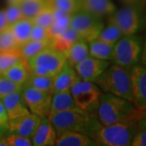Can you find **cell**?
<instances>
[{
  "label": "cell",
  "instance_id": "6da1fadb",
  "mask_svg": "<svg viewBox=\"0 0 146 146\" xmlns=\"http://www.w3.org/2000/svg\"><path fill=\"white\" fill-rule=\"evenodd\" d=\"M102 125H110L132 119H141V112L132 102L112 94H102L96 112Z\"/></svg>",
  "mask_w": 146,
  "mask_h": 146
},
{
  "label": "cell",
  "instance_id": "7a4b0ae2",
  "mask_svg": "<svg viewBox=\"0 0 146 146\" xmlns=\"http://www.w3.org/2000/svg\"><path fill=\"white\" fill-rule=\"evenodd\" d=\"M56 135L66 131H75L93 138L101 125L96 115H90L82 110H65L50 115L49 118Z\"/></svg>",
  "mask_w": 146,
  "mask_h": 146
},
{
  "label": "cell",
  "instance_id": "3957f363",
  "mask_svg": "<svg viewBox=\"0 0 146 146\" xmlns=\"http://www.w3.org/2000/svg\"><path fill=\"white\" fill-rule=\"evenodd\" d=\"M105 93L112 94L134 103L131 89V68L110 64L95 82Z\"/></svg>",
  "mask_w": 146,
  "mask_h": 146
},
{
  "label": "cell",
  "instance_id": "277c9868",
  "mask_svg": "<svg viewBox=\"0 0 146 146\" xmlns=\"http://www.w3.org/2000/svg\"><path fill=\"white\" fill-rule=\"evenodd\" d=\"M139 119H132L110 125H102L101 123L92 139L97 145H131Z\"/></svg>",
  "mask_w": 146,
  "mask_h": 146
},
{
  "label": "cell",
  "instance_id": "5b68a950",
  "mask_svg": "<svg viewBox=\"0 0 146 146\" xmlns=\"http://www.w3.org/2000/svg\"><path fill=\"white\" fill-rule=\"evenodd\" d=\"M32 74L55 76L66 62L64 54L47 46L28 60Z\"/></svg>",
  "mask_w": 146,
  "mask_h": 146
},
{
  "label": "cell",
  "instance_id": "8992f818",
  "mask_svg": "<svg viewBox=\"0 0 146 146\" xmlns=\"http://www.w3.org/2000/svg\"><path fill=\"white\" fill-rule=\"evenodd\" d=\"M143 49V42L135 34L123 36L115 43L112 62L122 67L131 68L139 63Z\"/></svg>",
  "mask_w": 146,
  "mask_h": 146
},
{
  "label": "cell",
  "instance_id": "52a82bcc",
  "mask_svg": "<svg viewBox=\"0 0 146 146\" xmlns=\"http://www.w3.org/2000/svg\"><path fill=\"white\" fill-rule=\"evenodd\" d=\"M70 92L76 104L82 111L96 115L102 94L97 84L79 80L72 87Z\"/></svg>",
  "mask_w": 146,
  "mask_h": 146
},
{
  "label": "cell",
  "instance_id": "ba28073f",
  "mask_svg": "<svg viewBox=\"0 0 146 146\" xmlns=\"http://www.w3.org/2000/svg\"><path fill=\"white\" fill-rule=\"evenodd\" d=\"M70 27L77 32L83 41L90 42L99 36L104 29V23L100 17L85 11L78 10L72 15Z\"/></svg>",
  "mask_w": 146,
  "mask_h": 146
},
{
  "label": "cell",
  "instance_id": "9c48e42d",
  "mask_svg": "<svg viewBox=\"0 0 146 146\" xmlns=\"http://www.w3.org/2000/svg\"><path fill=\"white\" fill-rule=\"evenodd\" d=\"M139 3L125 5L108 16V22L114 23L119 27L123 36L136 34L141 28L142 12Z\"/></svg>",
  "mask_w": 146,
  "mask_h": 146
},
{
  "label": "cell",
  "instance_id": "30bf717a",
  "mask_svg": "<svg viewBox=\"0 0 146 146\" xmlns=\"http://www.w3.org/2000/svg\"><path fill=\"white\" fill-rule=\"evenodd\" d=\"M22 95L29 111L42 119L49 118L52 94L34 89L29 85H22Z\"/></svg>",
  "mask_w": 146,
  "mask_h": 146
},
{
  "label": "cell",
  "instance_id": "8fae6325",
  "mask_svg": "<svg viewBox=\"0 0 146 146\" xmlns=\"http://www.w3.org/2000/svg\"><path fill=\"white\" fill-rule=\"evenodd\" d=\"M110 64V61L98 59L89 55L80 63L76 64L74 68L80 80L95 82Z\"/></svg>",
  "mask_w": 146,
  "mask_h": 146
},
{
  "label": "cell",
  "instance_id": "7c38bea8",
  "mask_svg": "<svg viewBox=\"0 0 146 146\" xmlns=\"http://www.w3.org/2000/svg\"><path fill=\"white\" fill-rule=\"evenodd\" d=\"M131 89L134 104L139 109L146 108V67L137 63L131 68Z\"/></svg>",
  "mask_w": 146,
  "mask_h": 146
},
{
  "label": "cell",
  "instance_id": "4fadbf2b",
  "mask_svg": "<svg viewBox=\"0 0 146 146\" xmlns=\"http://www.w3.org/2000/svg\"><path fill=\"white\" fill-rule=\"evenodd\" d=\"M42 118L38 115L29 113L16 119L10 120L8 131L10 133H15L31 139L35 131L41 123Z\"/></svg>",
  "mask_w": 146,
  "mask_h": 146
},
{
  "label": "cell",
  "instance_id": "5bb4252c",
  "mask_svg": "<svg viewBox=\"0 0 146 146\" xmlns=\"http://www.w3.org/2000/svg\"><path fill=\"white\" fill-rule=\"evenodd\" d=\"M1 101L4 106L9 121L31 113L23 98L22 89L6 96Z\"/></svg>",
  "mask_w": 146,
  "mask_h": 146
},
{
  "label": "cell",
  "instance_id": "9a60e30c",
  "mask_svg": "<svg viewBox=\"0 0 146 146\" xmlns=\"http://www.w3.org/2000/svg\"><path fill=\"white\" fill-rule=\"evenodd\" d=\"M56 131L49 118L42 119L41 123L31 138L32 145L34 146L55 145Z\"/></svg>",
  "mask_w": 146,
  "mask_h": 146
},
{
  "label": "cell",
  "instance_id": "2e32d148",
  "mask_svg": "<svg viewBox=\"0 0 146 146\" xmlns=\"http://www.w3.org/2000/svg\"><path fill=\"white\" fill-rule=\"evenodd\" d=\"M80 80L75 68L70 66L67 62L63 64L62 68L54 76L53 94L71 90L75 84Z\"/></svg>",
  "mask_w": 146,
  "mask_h": 146
},
{
  "label": "cell",
  "instance_id": "e0dca14e",
  "mask_svg": "<svg viewBox=\"0 0 146 146\" xmlns=\"http://www.w3.org/2000/svg\"><path fill=\"white\" fill-rule=\"evenodd\" d=\"M80 10L102 18L110 16L117 10L112 0H78Z\"/></svg>",
  "mask_w": 146,
  "mask_h": 146
},
{
  "label": "cell",
  "instance_id": "ac0fdd59",
  "mask_svg": "<svg viewBox=\"0 0 146 146\" xmlns=\"http://www.w3.org/2000/svg\"><path fill=\"white\" fill-rule=\"evenodd\" d=\"M55 145L94 146L97 145L92 138L84 133L75 131H66L57 135Z\"/></svg>",
  "mask_w": 146,
  "mask_h": 146
},
{
  "label": "cell",
  "instance_id": "d6986e66",
  "mask_svg": "<svg viewBox=\"0 0 146 146\" xmlns=\"http://www.w3.org/2000/svg\"><path fill=\"white\" fill-rule=\"evenodd\" d=\"M65 110H81L76 104L70 90L53 94L50 116Z\"/></svg>",
  "mask_w": 146,
  "mask_h": 146
},
{
  "label": "cell",
  "instance_id": "ffe728a7",
  "mask_svg": "<svg viewBox=\"0 0 146 146\" xmlns=\"http://www.w3.org/2000/svg\"><path fill=\"white\" fill-rule=\"evenodd\" d=\"M79 40H82L77 33V32L74 30L72 28L69 27L66 30L61 33L51 38L50 46L57 50L60 52L64 53L67 51L75 42Z\"/></svg>",
  "mask_w": 146,
  "mask_h": 146
},
{
  "label": "cell",
  "instance_id": "44dd1931",
  "mask_svg": "<svg viewBox=\"0 0 146 146\" xmlns=\"http://www.w3.org/2000/svg\"><path fill=\"white\" fill-rule=\"evenodd\" d=\"M63 54L65 55L66 62L72 68H75L76 64L80 63L89 55V46L86 42L79 40Z\"/></svg>",
  "mask_w": 146,
  "mask_h": 146
},
{
  "label": "cell",
  "instance_id": "7402d4cb",
  "mask_svg": "<svg viewBox=\"0 0 146 146\" xmlns=\"http://www.w3.org/2000/svg\"><path fill=\"white\" fill-rule=\"evenodd\" d=\"M33 21L31 19L22 18L10 26L11 32L16 38L19 48L30 40Z\"/></svg>",
  "mask_w": 146,
  "mask_h": 146
},
{
  "label": "cell",
  "instance_id": "603a6c76",
  "mask_svg": "<svg viewBox=\"0 0 146 146\" xmlns=\"http://www.w3.org/2000/svg\"><path fill=\"white\" fill-rule=\"evenodd\" d=\"M114 49L115 45L101 41L99 39H95L89 42V55L102 60L112 61L114 57Z\"/></svg>",
  "mask_w": 146,
  "mask_h": 146
},
{
  "label": "cell",
  "instance_id": "cb8c5ba5",
  "mask_svg": "<svg viewBox=\"0 0 146 146\" xmlns=\"http://www.w3.org/2000/svg\"><path fill=\"white\" fill-rule=\"evenodd\" d=\"M30 74L31 71L26 59H22L19 63H16L12 67L6 70L4 72L2 73V75L5 77L21 85L26 82L27 79L29 78Z\"/></svg>",
  "mask_w": 146,
  "mask_h": 146
},
{
  "label": "cell",
  "instance_id": "d4e9b609",
  "mask_svg": "<svg viewBox=\"0 0 146 146\" xmlns=\"http://www.w3.org/2000/svg\"><path fill=\"white\" fill-rule=\"evenodd\" d=\"M51 9L54 16V21L52 25L47 29L50 39L70 27L71 17L72 15L56 8L51 7Z\"/></svg>",
  "mask_w": 146,
  "mask_h": 146
},
{
  "label": "cell",
  "instance_id": "484cf974",
  "mask_svg": "<svg viewBox=\"0 0 146 146\" xmlns=\"http://www.w3.org/2000/svg\"><path fill=\"white\" fill-rule=\"evenodd\" d=\"M54 81V76H38V75H34L31 73L29 78L27 79L26 82L24 84L29 85L34 89L53 95Z\"/></svg>",
  "mask_w": 146,
  "mask_h": 146
},
{
  "label": "cell",
  "instance_id": "4316f807",
  "mask_svg": "<svg viewBox=\"0 0 146 146\" xmlns=\"http://www.w3.org/2000/svg\"><path fill=\"white\" fill-rule=\"evenodd\" d=\"M19 5L23 17L33 20L47 4L46 0H21Z\"/></svg>",
  "mask_w": 146,
  "mask_h": 146
},
{
  "label": "cell",
  "instance_id": "83f0119b",
  "mask_svg": "<svg viewBox=\"0 0 146 146\" xmlns=\"http://www.w3.org/2000/svg\"><path fill=\"white\" fill-rule=\"evenodd\" d=\"M50 43V40L46 41H29L25 44L22 45L19 50L21 56L24 59L28 60L33 56H34L37 53L42 51L43 49L49 46Z\"/></svg>",
  "mask_w": 146,
  "mask_h": 146
},
{
  "label": "cell",
  "instance_id": "f1b7e54d",
  "mask_svg": "<svg viewBox=\"0 0 146 146\" xmlns=\"http://www.w3.org/2000/svg\"><path fill=\"white\" fill-rule=\"evenodd\" d=\"M123 36L119 28L115 25L114 23L108 22L107 26L102 30L100 33L99 36L97 39H99L101 41H103L107 43H110L115 45V43L119 40L122 36Z\"/></svg>",
  "mask_w": 146,
  "mask_h": 146
},
{
  "label": "cell",
  "instance_id": "f546056e",
  "mask_svg": "<svg viewBox=\"0 0 146 146\" xmlns=\"http://www.w3.org/2000/svg\"><path fill=\"white\" fill-rule=\"evenodd\" d=\"M22 59L19 49L11 51L0 52V73H3L6 70L19 63Z\"/></svg>",
  "mask_w": 146,
  "mask_h": 146
},
{
  "label": "cell",
  "instance_id": "4dcf8cb0",
  "mask_svg": "<svg viewBox=\"0 0 146 146\" xmlns=\"http://www.w3.org/2000/svg\"><path fill=\"white\" fill-rule=\"evenodd\" d=\"M17 49H19V46L10 27L0 32V52L11 51Z\"/></svg>",
  "mask_w": 146,
  "mask_h": 146
},
{
  "label": "cell",
  "instance_id": "1f68e13d",
  "mask_svg": "<svg viewBox=\"0 0 146 146\" xmlns=\"http://www.w3.org/2000/svg\"><path fill=\"white\" fill-rule=\"evenodd\" d=\"M46 4L50 7L56 8L70 14L80 10L78 0H46Z\"/></svg>",
  "mask_w": 146,
  "mask_h": 146
},
{
  "label": "cell",
  "instance_id": "d6a6232c",
  "mask_svg": "<svg viewBox=\"0 0 146 146\" xmlns=\"http://www.w3.org/2000/svg\"><path fill=\"white\" fill-rule=\"evenodd\" d=\"M22 89V85L16 83L4 76H0V100L9 94Z\"/></svg>",
  "mask_w": 146,
  "mask_h": 146
},
{
  "label": "cell",
  "instance_id": "836d02e7",
  "mask_svg": "<svg viewBox=\"0 0 146 146\" xmlns=\"http://www.w3.org/2000/svg\"><path fill=\"white\" fill-rule=\"evenodd\" d=\"M33 24L38 25L45 28H49L52 25L54 21V16H53L52 9L50 7L46 5L42 9L33 19Z\"/></svg>",
  "mask_w": 146,
  "mask_h": 146
},
{
  "label": "cell",
  "instance_id": "e575fe53",
  "mask_svg": "<svg viewBox=\"0 0 146 146\" xmlns=\"http://www.w3.org/2000/svg\"><path fill=\"white\" fill-rule=\"evenodd\" d=\"M131 146H146V119L141 118L137 121V128L133 139Z\"/></svg>",
  "mask_w": 146,
  "mask_h": 146
},
{
  "label": "cell",
  "instance_id": "d590c367",
  "mask_svg": "<svg viewBox=\"0 0 146 146\" xmlns=\"http://www.w3.org/2000/svg\"><path fill=\"white\" fill-rule=\"evenodd\" d=\"M4 11L9 27L14 23L20 21L21 19L24 18L19 3L7 4V7L4 9Z\"/></svg>",
  "mask_w": 146,
  "mask_h": 146
},
{
  "label": "cell",
  "instance_id": "8d00e7d4",
  "mask_svg": "<svg viewBox=\"0 0 146 146\" xmlns=\"http://www.w3.org/2000/svg\"><path fill=\"white\" fill-rule=\"evenodd\" d=\"M5 140L8 146H32V141L30 138L21 136L15 133H11L5 137Z\"/></svg>",
  "mask_w": 146,
  "mask_h": 146
},
{
  "label": "cell",
  "instance_id": "74e56055",
  "mask_svg": "<svg viewBox=\"0 0 146 146\" xmlns=\"http://www.w3.org/2000/svg\"><path fill=\"white\" fill-rule=\"evenodd\" d=\"M30 40L31 41H46V40H51V39L49 35L47 28L34 24L32 29Z\"/></svg>",
  "mask_w": 146,
  "mask_h": 146
},
{
  "label": "cell",
  "instance_id": "f35d334b",
  "mask_svg": "<svg viewBox=\"0 0 146 146\" xmlns=\"http://www.w3.org/2000/svg\"><path fill=\"white\" fill-rule=\"evenodd\" d=\"M8 123H9V119L7 115L6 110L2 101L0 100V134L4 132L5 131L8 130Z\"/></svg>",
  "mask_w": 146,
  "mask_h": 146
},
{
  "label": "cell",
  "instance_id": "ab89813d",
  "mask_svg": "<svg viewBox=\"0 0 146 146\" xmlns=\"http://www.w3.org/2000/svg\"><path fill=\"white\" fill-rule=\"evenodd\" d=\"M8 23L5 15L4 9H0V32L3 31L7 28H8Z\"/></svg>",
  "mask_w": 146,
  "mask_h": 146
},
{
  "label": "cell",
  "instance_id": "60d3db41",
  "mask_svg": "<svg viewBox=\"0 0 146 146\" xmlns=\"http://www.w3.org/2000/svg\"><path fill=\"white\" fill-rule=\"evenodd\" d=\"M141 64L146 67V40L144 45H143V49H142V52L141 55Z\"/></svg>",
  "mask_w": 146,
  "mask_h": 146
},
{
  "label": "cell",
  "instance_id": "b9f144b4",
  "mask_svg": "<svg viewBox=\"0 0 146 146\" xmlns=\"http://www.w3.org/2000/svg\"><path fill=\"white\" fill-rule=\"evenodd\" d=\"M123 4L125 5H129V4H136L139 3L141 0H120Z\"/></svg>",
  "mask_w": 146,
  "mask_h": 146
},
{
  "label": "cell",
  "instance_id": "7bdbcfd3",
  "mask_svg": "<svg viewBox=\"0 0 146 146\" xmlns=\"http://www.w3.org/2000/svg\"><path fill=\"white\" fill-rule=\"evenodd\" d=\"M7 4H12V3H19L21 0H6Z\"/></svg>",
  "mask_w": 146,
  "mask_h": 146
},
{
  "label": "cell",
  "instance_id": "ee69618b",
  "mask_svg": "<svg viewBox=\"0 0 146 146\" xmlns=\"http://www.w3.org/2000/svg\"><path fill=\"white\" fill-rule=\"evenodd\" d=\"M0 146H8L7 145V141L5 140V138L0 139Z\"/></svg>",
  "mask_w": 146,
  "mask_h": 146
},
{
  "label": "cell",
  "instance_id": "f6af8a7d",
  "mask_svg": "<svg viewBox=\"0 0 146 146\" xmlns=\"http://www.w3.org/2000/svg\"><path fill=\"white\" fill-rule=\"evenodd\" d=\"M145 109H146V108H145ZM141 118H144V119H146V110H145V111H143V112H141Z\"/></svg>",
  "mask_w": 146,
  "mask_h": 146
},
{
  "label": "cell",
  "instance_id": "bcb514c9",
  "mask_svg": "<svg viewBox=\"0 0 146 146\" xmlns=\"http://www.w3.org/2000/svg\"><path fill=\"white\" fill-rule=\"evenodd\" d=\"M1 75H2V74H1V73H0V76H1Z\"/></svg>",
  "mask_w": 146,
  "mask_h": 146
}]
</instances>
